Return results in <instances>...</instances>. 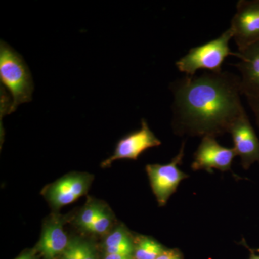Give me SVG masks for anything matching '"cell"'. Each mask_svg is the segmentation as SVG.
<instances>
[{
    "mask_svg": "<svg viewBox=\"0 0 259 259\" xmlns=\"http://www.w3.org/2000/svg\"><path fill=\"white\" fill-rule=\"evenodd\" d=\"M80 252L81 259H97L93 247L87 242L81 241Z\"/></svg>",
    "mask_w": 259,
    "mask_h": 259,
    "instance_id": "cell-17",
    "label": "cell"
},
{
    "mask_svg": "<svg viewBox=\"0 0 259 259\" xmlns=\"http://www.w3.org/2000/svg\"><path fill=\"white\" fill-rule=\"evenodd\" d=\"M172 128L178 136L217 137L245 112L241 79L229 71L185 76L170 84Z\"/></svg>",
    "mask_w": 259,
    "mask_h": 259,
    "instance_id": "cell-1",
    "label": "cell"
},
{
    "mask_svg": "<svg viewBox=\"0 0 259 259\" xmlns=\"http://www.w3.org/2000/svg\"><path fill=\"white\" fill-rule=\"evenodd\" d=\"M110 225V217L103 209L87 230L94 233H103L108 230Z\"/></svg>",
    "mask_w": 259,
    "mask_h": 259,
    "instance_id": "cell-15",
    "label": "cell"
},
{
    "mask_svg": "<svg viewBox=\"0 0 259 259\" xmlns=\"http://www.w3.org/2000/svg\"><path fill=\"white\" fill-rule=\"evenodd\" d=\"M156 259H182V255L180 251L177 250H163L159 256Z\"/></svg>",
    "mask_w": 259,
    "mask_h": 259,
    "instance_id": "cell-19",
    "label": "cell"
},
{
    "mask_svg": "<svg viewBox=\"0 0 259 259\" xmlns=\"http://www.w3.org/2000/svg\"><path fill=\"white\" fill-rule=\"evenodd\" d=\"M103 210L100 206L97 204H90L86 207L81 215H80L79 223L83 228L87 229L94 222L97 216Z\"/></svg>",
    "mask_w": 259,
    "mask_h": 259,
    "instance_id": "cell-14",
    "label": "cell"
},
{
    "mask_svg": "<svg viewBox=\"0 0 259 259\" xmlns=\"http://www.w3.org/2000/svg\"><path fill=\"white\" fill-rule=\"evenodd\" d=\"M165 248L156 240L146 236H140L134 243L135 259H156Z\"/></svg>",
    "mask_w": 259,
    "mask_h": 259,
    "instance_id": "cell-12",
    "label": "cell"
},
{
    "mask_svg": "<svg viewBox=\"0 0 259 259\" xmlns=\"http://www.w3.org/2000/svg\"><path fill=\"white\" fill-rule=\"evenodd\" d=\"M239 62L235 64L241 76L242 95H259V41L238 51Z\"/></svg>",
    "mask_w": 259,
    "mask_h": 259,
    "instance_id": "cell-9",
    "label": "cell"
},
{
    "mask_svg": "<svg viewBox=\"0 0 259 259\" xmlns=\"http://www.w3.org/2000/svg\"><path fill=\"white\" fill-rule=\"evenodd\" d=\"M248 105L254 114L257 125L259 127V95L245 97Z\"/></svg>",
    "mask_w": 259,
    "mask_h": 259,
    "instance_id": "cell-18",
    "label": "cell"
},
{
    "mask_svg": "<svg viewBox=\"0 0 259 259\" xmlns=\"http://www.w3.org/2000/svg\"><path fill=\"white\" fill-rule=\"evenodd\" d=\"M161 144V141L150 129L147 122L142 119L141 128L121 139L116 144L113 155L102 162L101 166H110L117 160H137L146 150L157 147Z\"/></svg>",
    "mask_w": 259,
    "mask_h": 259,
    "instance_id": "cell-7",
    "label": "cell"
},
{
    "mask_svg": "<svg viewBox=\"0 0 259 259\" xmlns=\"http://www.w3.org/2000/svg\"><path fill=\"white\" fill-rule=\"evenodd\" d=\"M0 80L13 97L9 113L19 105L31 101L33 80L23 56L7 42H0Z\"/></svg>",
    "mask_w": 259,
    "mask_h": 259,
    "instance_id": "cell-2",
    "label": "cell"
},
{
    "mask_svg": "<svg viewBox=\"0 0 259 259\" xmlns=\"http://www.w3.org/2000/svg\"><path fill=\"white\" fill-rule=\"evenodd\" d=\"M236 156L233 148L221 146L212 136H204L194 154L191 165L192 170L213 173V169L221 171H231L232 163Z\"/></svg>",
    "mask_w": 259,
    "mask_h": 259,
    "instance_id": "cell-6",
    "label": "cell"
},
{
    "mask_svg": "<svg viewBox=\"0 0 259 259\" xmlns=\"http://www.w3.org/2000/svg\"><path fill=\"white\" fill-rule=\"evenodd\" d=\"M257 251L259 252V249L257 250Z\"/></svg>",
    "mask_w": 259,
    "mask_h": 259,
    "instance_id": "cell-23",
    "label": "cell"
},
{
    "mask_svg": "<svg viewBox=\"0 0 259 259\" xmlns=\"http://www.w3.org/2000/svg\"><path fill=\"white\" fill-rule=\"evenodd\" d=\"M16 259H34L32 253H25V254L20 255Z\"/></svg>",
    "mask_w": 259,
    "mask_h": 259,
    "instance_id": "cell-21",
    "label": "cell"
},
{
    "mask_svg": "<svg viewBox=\"0 0 259 259\" xmlns=\"http://www.w3.org/2000/svg\"><path fill=\"white\" fill-rule=\"evenodd\" d=\"M185 145L184 142L180 152L169 163L146 166L151 189L161 207L166 205L172 194L177 192L181 182L188 178V175L179 168L185 156Z\"/></svg>",
    "mask_w": 259,
    "mask_h": 259,
    "instance_id": "cell-4",
    "label": "cell"
},
{
    "mask_svg": "<svg viewBox=\"0 0 259 259\" xmlns=\"http://www.w3.org/2000/svg\"><path fill=\"white\" fill-rule=\"evenodd\" d=\"M134 242L131 238V235L125 228H117L115 231L109 235L105 241V248L114 247L116 245L123 244V243Z\"/></svg>",
    "mask_w": 259,
    "mask_h": 259,
    "instance_id": "cell-13",
    "label": "cell"
},
{
    "mask_svg": "<svg viewBox=\"0 0 259 259\" xmlns=\"http://www.w3.org/2000/svg\"><path fill=\"white\" fill-rule=\"evenodd\" d=\"M236 156H240L241 165L247 170L255 162L259 163V139L250 124L246 112L242 114L229 131Z\"/></svg>",
    "mask_w": 259,
    "mask_h": 259,
    "instance_id": "cell-8",
    "label": "cell"
},
{
    "mask_svg": "<svg viewBox=\"0 0 259 259\" xmlns=\"http://www.w3.org/2000/svg\"><path fill=\"white\" fill-rule=\"evenodd\" d=\"M105 259H135L132 255L107 254Z\"/></svg>",
    "mask_w": 259,
    "mask_h": 259,
    "instance_id": "cell-20",
    "label": "cell"
},
{
    "mask_svg": "<svg viewBox=\"0 0 259 259\" xmlns=\"http://www.w3.org/2000/svg\"><path fill=\"white\" fill-rule=\"evenodd\" d=\"M69 243L61 222L53 221L44 228L37 249L46 259H54L63 253Z\"/></svg>",
    "mask_w": 259,
    "mask_h": 259,
    "instance_id": "cell-11",
    "label": "cell"
},
{
    "mask_svg": "<svg viewBox=\"0 0 259 259\" xmlns=\"http://www.w3.org/2000/svg\"><path fill=\"white\" fill-rule=\"evenodd\" d=\"M89 185V179L83 175L65 177L51 187L49 199L56 207L67 205L86 193Z\"/></svg>",
    "mask_w": 259,
    "mask_h": 259,
    "instance_id": "cell-10",
    "label": "cell"
},
{
    "mask_svg": "<svg viewBox=\"0 0 259 259\" xmlns=\"http://www.w3.org/2000/svg\"><path fill=\"white\" fill-rule=\"evenodd\" d=\"M233 32L228 28L217 38L199 47L192 48L188 54L176 62L179 71L186 76H194L198 70L205 69L211 72L222 71V65L228 56L238 57V52H232L230 40Z\"/></svg>",
    "mask_w": 259,
    "mask_h": 259,
    "instance_id": "cell-3",
    "label": "cell"
},
{
    "mask_svg": "<svg viewBox=\"0 0 259 259\" xmlns=\"http://www.w3.org/2000/svg\"><path fill=\"white\" fill-rule=\"evenodd\" d=\"M79 240H72L70 241L66 249L62 253L63 259H81V252H80Z\"/></svg>",
    "mask_w": 259,
    "mask_h": 259,
    "instance_id": "cell-16",
    "label": "cell"
},
{
    "mask_svg": "<svg viewBox=\"0 0 259 259\" xmlns=\"http://www.w3.org/2000/svg\"><path fill=\"white\" fill-rule=\"evenodd\" d=\"M230 28L238 51L259 41V0L238 1Z\"/></svg>",
    "mask_w": 259,
    "mask_h": 259,
    "instance_id": "cell-5",
    "label": "cell"
},
{
    "mask_svg": "<svg viewBox=\"0 0 259 259\" xmlns=\"http://www.w3.org/2000/svg\"><path fill=\"white\" fill-rule=\"evenodd\" d=\"M249 259H259V255L252 253V254L250 255Z\"/></svg>",
    "mask_w": 259,
    "mask_h": 259,
    "instance_id": "cell-22",
    "label": "cell"
}]
</instances>
